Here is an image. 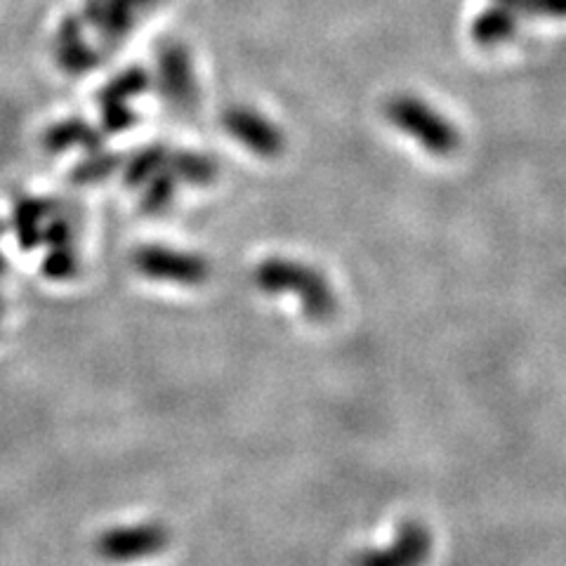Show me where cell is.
I'll use <instances>...</instances> for the list:
<instances>
[{
    "label": "cell",
    "mask_w": 566,
    "mask_h": 566,
    "mask_svg": "<svg viewBox=\"0 0 566 566\" xmlns=\"http://www.w3.org/2000/svg\"><path fill=\"white\" fill-rule=\"evenodd\" d=\"M503 3H510V0H503Z\"/></svg>",
    "instance_id": "7"
},
{
    "label": "cell",
    "mask_w": 566,
    "mask_h": 566,
    "mask_svg": "<svg viewBox=\"0 0 566 566\" xmlns=\"http://www.w3.org/2000/svg\"><path fill=\"white\" fill-rule=\"evenodd\" d=\"M512 19H508L503 12H486L477 19L475 24V36L479 43L486 45H496L500 41H505V36L512 34Z\"/></svg>",
    "instance_id": "5"
},
{
    "label": "cell",
    "mask_w": 566,
    "mask_h": 566,
    "mask_svg": "<svg viewBox=\"0 0 566 566\" xmlns=\"http://www.w3.org/2000/svg\"><path fill=\"white\" fill-rule=\"evenodd\" d=\"M255 283H258V288H262V291L272 295H295L307 317L314 321L333 317L335 307H338L326 276L295 260H265L255 269Z\"/></svg>",
    "instance_id": "1"
},
{
    "label": "cell",
    "mask_w": 566,
    "mask_h": 566,
    "mask_svg": "<svg viewBox=\"0 0 566 566\" xmlns=\"http://www.w3.org/2000/svg\"><path fill=\"white\" fill-rule=\"evenodd\" d=\"M536 10L543 15H566V0H536Z\"/></svg>",
    "instance_id": "6"
},
{
    "label": "cell",
    "mask_w": 566,
    "mask_h": 566,
    "mask_svg": "<svg viewBox=\"0 0 566 566\" xmlns=\"http://www.w3.org/2000/svg\"><path fill=\"white\" fill-rule=\"evenodd\" d=\"M392 123L399 125L401 130H406V135L416 137V140L432 151V154H451V149H456L458 135L442 116H437V111L425 107L418 100H394L387 107Z\"/></svg>",
    "instance_id": "2"
},
{
    "label": "cell",
    "mask_w": 566,
    "mask_h": 566,
    "mask_svg": "<svg viewBox=\"0 0 566 566\" xmlns=\"http://www.w3.org/2000/svg\"><path fill=\"white\" fill-rule=\"evenodd\" d=\"M432 536L420 522H406L390 545L357 557V566H423L430 557Z\"/></svg>",
    "instance_id": "3"
},
{
    "label": "cell",
    "mask_w": 566,
    "mask_h": 566,
    "mask_svg": "<svg viewBox=\"0 0 566 566\" xmlns=\"http://www.w3.org/2000/svg\"><path fill=\"white\" fill-rule=\"evenodd\" d=\"M229 130L236 140L255 149V154L274 156L281 149L279 133L267 121L255 116L253 111H236L234 116H229Z\"/></svg>",
    "instance_id": "4"
}]
</instances>
